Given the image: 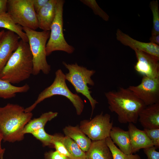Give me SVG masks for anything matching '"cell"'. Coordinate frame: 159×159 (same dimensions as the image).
Masks as SVG:
<instances>
[{
    "mask_svg": "<svg viewBox=\"0 0 159 159\" xmlns=\"http://www.w3.org/2000/svg\"><path fill=\"white\" fill-rule=\"evenodd\" d=\"M157 148L153 146L143 149V151L147 159H159V152L156 150Z\"/></svg>",
    "mask_w": 159,
    "mask_h": 159,
    "instance_id": "obj_30",
    "label": "cell"
},
{
    "mask_svg": "<svg viewBox=\"0 0 159 159\" xmlns=\"http://www.w3.org/2000/svg\"><path fill=\"white\" fill-rule=\"evenodd\" d=\"M65 1L57 0L56 14L52 24L49 38L46 45L47 56L55 51H62L68 54L72 53L74 47L65 40L63 31V10Z\"/></svg>",
    "mask_w": 159,
    "mask_h": 159,
    "instance_id": "obj_7",
    "label": "cell"
},
{
    "mask_svg": "<svg viewBox=\"0 0 159 159\" xmlns=\"http://www.w3.org/2000/svg\"><path fill=\"white\" fill-rule=\"evenodd\" d=\"M143 130L154 146L159 148V128L144 129Z\"/></svg>",
    "mask_w": 159,
    "mask_h": 159,
    "instance_id": "obj_29",
    "label": "cell"
},
{
    "mask_svg": "<svg viewBox=\"0 0 159 159\" xmlns=\"http://www.w3.org/2000/svg\"><path fill=\"white\" fill-rule=\"evenodd\" d=\"M34 137L40 141L43 146L53 148L52 144L53 135L47 133L44 128L35 130L31 133Z\"/></svg>",
    "mask_w": 159,
    "mask_h": 159,
    "instance_id": "obj_25",
    "label": "cell"
},
{
    "mask_svg": "<svg viewBox=\"0 0 159 159\" xmlns=\"http://www.w3.org/2000/svg\"><path fill=\"white\" fill-rule=\"evenodd\" d=\"M150 7L153 16V27L151 35L158 34H159V11L158 1L157 0L151 1Z\"/></svg>",
    "mask_w": 159,
    "mask_h": 159,
    "instance_id": "obj_26",
    "label": "cell"
},
{
    "mask_svg": "<svg viewBox=\"0 0 159 159\" xmlns=\"http://www.w3.org/2000/svg\"><path fill=\"white\" fill-rule=\"evenodd\" d=\"M20 39L13 32L5 31L0 39V72L17 48Z\"/></svg>",
    "mask_w": 159,
    "mask_h": 159,
    "instance_id": "obj_12",
    "label": "cell"
},
{
    "mask_svg": "<svg viewBox=\"0 0 159 159\" xmlns=\"http://www.w3.org/2000/svg\"><path fill=\"white\" fill-rule=\"evenodd\" d=\"M33 6L36 13L48 2L49 0H32Z\"/></svg>",
    "mask_w": 159,
    "mask_h": 159,
    "instance_id": "obj_32",
    "label": "cell"
},
{
    "mask_svg": "<svg viewBox=\"0 0 159 159\" xmlns=\"http://www.w3.org/2000/svg\"><path fill=\"white\" fill-rule=\"evenodd\" d=\"M62 142L74 159H86L85 152L70 138L66 136H63Z\"/></svg>",
    "mask_w": 159,
    "mask_h": 159,
    "instance_id": "obj_23",
    "label": "cell"
},
{
    "mask_svg": "<svg viewBox=\"0 0 159 159\" xmlns=\"http://www.w3.org/2000/svg\"><path fill=\"white\" fill-rule=\"evenodd\" d=\"M57 0H49L37 13L39 28L43 31H50L54 19Z\"/></svg>",
    "mask_w": 159,
    "mask_h": 159,
    "instance_id": "obj_16",
    "label": "cell"
},
{
    "mask_svg": "<svg viewBox=\"0 0 159 159\" xmlns=\"http://www.w3.org/2000/svg\"><path fill=\"white\" fill-rule=\"evenodd\" d=\"M128 88L146 106L159 102V78L143 76L140 84Z\"/></svg>",
    "mask_w": 159,
    "mask_h": 159,
    "instance_id": "obj_10",
    "label": "cell"
},
{
    "mask_svg": "<svg viewBox=\"0 0 159 159\" xmlns=\"http://www.w3.org/2000/svg\"><path fill=\"white\" fill-rule=\"evenodd\" d=\"M117 39L123 45L129 46L134 51L149 54L159 59V46L151 42H144L133 39L118 29L116 33Z\"/></svg>",
    "mask_w": 159,
    "mask_h": 159,
    "instance_id": "obj_13",
    "label": "cell"
},
{
    "mask_svg": "<svg viewBox=\"0 0 159 159\" xmlns=\"http://www.w3.org/2000/svg\"><path fill=\"white\" fill-rule=\"evenodd\" d=\"M3 155H2L0 158V159H3Z\"/></svg>",
    "mask_w": 159,
    "mask_h": 159,
    "instance_id": "obj_37",
    "label": "cell"
},
{
    "mask_svg": "<svg viewBox=\"0 0 159 159\" xmlns=\"http://www.w3.org/2000/svg\"><path fill=\"white\" fill-rule=\"evenodd\" d=\"M44 159H71L64 156L57 151L50 150L44 154Z\"/></svg>",
    "mask_w": 159,
    "mask_h": 159,
    "instance_id": "obj_31",
    "label": "cell"
},
{
    "mask_svg": "<svg viewBox=\"0 0 159 159\" xmlns=\"http://www.w3.org/2000/svg\"><path fill=\"white\" fill-rule=\"evenodd\" d=\"M131 147V153L141 149L154 146L143 130H141L131 123L128 126Z\"/></svg>",
    "mask_w": 159,
    "mask_h": 159,
    "instance_id": "obj_14",
    "label": "cell"
},
{
    "mask_svg": "<svg viewBox=\"0 0 159 159\" xmlns=\"http://www.w3.org/2000/svg\"><path fill=\"white\" fill-rule=\"evenodd\" d=\"M110 118V114L102 112L90 120H82L79 127L92 141L105 140L110 137L113 127Z\"/></svg>",
    "mask_w": 159,
    "mask_h": 159,
    "instance_id": "obj_9",
    "label": "cell"
},
{
    "mask_svg": "<svg viewBox=\"0 0 159 159\" xmlns=\"http://www.w3.org/2000/svg\"><path fill=\"white\" fill-rule=\"evenodd\" d=\"M7 13L22 27L35 30L39 28L32 0H8Z\"/></svg>",
    "mask_w": 159,
    "mask_h": 159,
    "instance_id": "obj_8",
    "label": "cell"
},
{
    "mask_svg": "<svg viewBox=\"0 0 159 159\" xmlns=\"http://www.w3.org/2000/svg\"><path fill=\"white\" fill-rule=\"evenodd\" d=\"M62 64L69 71L65 74L66 80L71 83L77 93L82 94L89 101L92 108L91 117L96 105L98 102L92 96V92L90 90V88L88 85H94L95 82L91 77L95 73V71L80 66L77 63L69 64L63 62Z\"/></svg>",
    "mask_w": 159,
    "mask_h": 159,
    "instance_id": "obj_6",
    "label": "cell"
},
{
    "mask_svg": "<svg viewBox=\"0 0 159 159\" xmlns=\"http://www.w3.org/2000/svg\"><path fill=\"white\" fill-rule=\"evenodd\" d=\"M138 120L144 129L159 128V102L146 106Z\"/></svg>",
    "mask_w": 159,
    "mask_h": 159,
    "instance_id": "obj_15",
    "label": "cell"
},
{
    "mask_svg": "<svg viewBox=\"0 0 159 159\" xmlns=\"http://www.w3.org/2000/svg\"><path fill=\"white\" fill-rule=\"evenodd\" d=\"M5 31L4 30H3L0 31V39L2 36Z\"/></svg>",
    "mask_w": 159,
    "mask_h": 159,
    "instance_id": "obj_36",
    "label": "cell"
},
{
    "mask_svg": "<svg viewBox=\"0 0 159 159\" xmlns=\"http://www.w3.org/2000/svg\"><path fill=\"white\" fill-rule=\"evenodd\" d=\"M63 131L65 136L75 142L83 151L86 152L88 150L92 140L83 132L78 125L66 126Z\"/></svg>",
    "mask_w": 159,
    "mask_h": 159,
    "instance_id": "obj_17",
    "label": "cell"
},
{
    "mask_svg": "<svg viewBox=\"0 0 159 159\" xmlns=\"http://www.w3.org/2000/svg\"><path fill=\"white\" fill-rule=\"evenodd\" d=\"M0 28H4L14 32L21 39L28 42L27 37L23 30L22 27L15 24L7 12L0 14Z\"/></svg>",
    "mask_w": 159,
    "mask_h": 159,
    "instance_id": "obj_22",
    "label": "cell"
},
{
    "mask_svg": "<svg viewBox=\"0 0 159 159\" xmlns=\"http://www.w3.org/2000/svg\"><path fill=\"white\" fill-rule=\"evenodd\" d=\"M80 1L90 8L95 15L99 16L105 21H108L109 16L100 7L95 0H81Z\"/></svg>",
    "mask_w": 159,
    "mask_h": 159,
    "instance_id": "obj_28",
    "label": "cell"
},
{
    "mask_svg": "<svg viewBox=\"0 0 159 159\" xmlns=\"http://www.w3.org/2000/svg\"><path fill=\"white\" fill-rule=\"evenodd\" d=\"M65 74L59 69L55 72V77L52 84L39 95L36 100L31 106L25 109L26 112H31L37 105L48 98L55 95L64 96L68 99L75 108L77 114L80 115L84 107V102L77 94L72 92L68 87Z\"/></svg>",
    "mask_w": 159,
    "mask_h": 159,
    "instance_id": "obj_4",
    "label": "cell"
},
{
    "mask_svg": "<svg viewBox=\"0 0 159 159\" xmlns=\"http://www.w3.org/2000/svg\"><path fill=\"white\" fill-rule=\"evenodd\" d=\"M105 140L112 153L113 159H141L138 154L124 153L113 142L110 137L106 138Z\"/></svg>",
    "mask_w": 159,
    "mask_h": 159,
    "instance_id": "obj_24",
    "label": "cell"
},
{
    "mask_svg": "<svg viewBox=\"0 0 159 159\" xmlns=\"http://www.w3.org/2000/svg\"><path fill=\"white\" fill-rule=\"evenodd\" d=\"M63 136L60 134H55L53 135L52 144L53 148L60 154L74 159L69 154L62 142Z\"/></svg>",
    "mask_w": 159,
    "mask_h": 159,
    "instance_id": "obj_27",
    "label": "cell"
},
{
    "mask_svg": "<svg viewBox=\"0 0 159 159\" xmlns=\"http://www.w3.org/2000/svg\"><path fill=\"white\" fill-rule=\"evenodd\" d=\"M149 40L150 42L159 45V34L151 35Z\"/></svg>",
    "mask_w": 159,
    "mask_h": 159,
    "instance_id": "obj_34",
    "label": "cell"
},
{
    "mask_svg": "<svg viewBox=\"0 0 159 159\" xmlns=\"http://www.w3.org/2000/svg\"><path fill=\"white\" fill-rule=\"evenodd\" d=\"M58 114L57 112L49 111L42 114L39 117L31 119L24 127V134H31L35 130L44 128L47 123L56 117Z\"/></svg>",
    "mask_w": 159,
    "mask_h": 159,
    "instance_id": "obj_20",
    "label": "cell"
},
{
    "mask_svg": "<svg viewBox=\"0 0 159 159\" xmlns=\"http://www.w3.org/2000/svg\"><path fill=\"white\" fill-rule=\"evenodd\" d=\"M85 155L86 159H113L112 153L105 140L92 141Z\"/></svg>",
    "mask_w": 159,
    "mask_h": 159,
    "instance_id": "obj_19",
    "label": "cell"
},
{
    "mask_svg": "<svg viewBox=\"0 0 159 159\" xmlns=\"http://www.w3.org/2000/svg\"><path fill=\"white\" fill-rule=\"evenodd\" d=\"M29 89L30 86L27 84L20 87L16 86L0 78V98L10 99L15 97L17 93L26 92Z\"/></svg>",
    "mask_w": 159,
    "mask_h": 159,
    "instance_id": "obj_21",
    "label": "cell"
},
{
    "mask_svg": "<svg viewBox=\"0 0 159 159\" xmlns=\"http://www.w3.org/2000/svg\"><path fill=\"white\" fill-rule=\"evenodd\" d=\"M27 37L31 52L33 64L32 74L37 75L40 72L48 74L51 67L47 60L46 45L50 34V31H37L22 27Z\"/></svg>",
    "mask_w": 159,
    "mask_h": 159,
    "instance_id": "obj_5",
    "label": "cell"
},
{
    "mask_svg": "<svg viewBox=\"0 0 159 159\" xmlns=\"http://www.w3.org/2000/svg\"><path fill=\"white\" fill-rule=\"evenodd\" d=\"M110 137L119 149L125 154L131 153L130 138L128 131H125L118 127H113Z\"/></svg>",
    "mask_w": 159,
    "mask_h": 159,
    "instance_id": "obj_18",
    "label": "cell"
},
{
    "mask_svg": "<svg viewBox=\"0 0 159 159\" xmlns=\"http://www.w3.org/2000/svg\"><path fill=\"white\" fill-rule=\"evenodd\" d=\"M134 51L137 60L134 67L136 72L150 78H159V59L147 53Z\"/></svg>",
    "mask_w": 159,
    "mask_h": 159,
    "instance_id": "obj_11",
    "label": "cell"
},
{
    "mask_svg": "<svg viewBox=\"0 0 159 159\" xmlns=\"http://www.w3.org/2000/svg\"><path fill=\"white\" fill-rule=\"evenodd\" d=\"M8 0H0V14L7 12Z\"/></svg>",
    "mask_w": 159,
    "mask_h": 159,
    "instance_id": "obj_33",
    "label": "cell"
},
{
    "mask_svg": "<svg viewBox=\"0 0 159 159\" xmlns=\"http://www.w3.org/2000/svg\"><path fill=\"white\" fill-rule=\"evenodd\" d=\"M32 116V112H26L24 107L17 104L9 103L0 107V135L2 140L12 143L22 140L24 127Z\"/></svg>",
    "mask_w": 159,
    "mask_h": 159,
    "instance_id": "obj_2",
    "label": "cell"
},
{
    "mask_svg": "<svg viewBox=\"0 0 159 159\" xmlns=\"http://www.w3.org/2000/svg\"><path fill=\"white\" fill-rule=\"evenodd\" d=\"M32 55L29 43L20 39L18 46L0 72V78L18 84L32 74Z\"/></svg>",
    "mask_w": 159,
    "mask_h": 159,
    "instance_id": "obj_3",
    "label": "cell"
},
{
    "mask_svg": "<svg viewBox=\"0 0 159 159\" xmlns=\"http://www.w3.org/2000/svg\"><path fill=\"white\" fill-rule=\"evenodd\" d=\"M109 108L117 116L121 123H136L139 114L146 106L130 89L120 87L105 93Z\"/></svg>",
    "mask_w": 159,
    "mask_h": 159,
    "instance_id": "obj_1",
    "label": "cell"
},
{
    "mask_svg": "<svg viewBox=\"0 0 159 159\" xmlns=\"http://www.w3.org/2000/svg\"><path fill=\"white\" fill-rule=\"evenodd\" d=\"M2 140V137L0 135V158L2 155H4L5 151V149L4 148H2L1 147V143Z\"/></svg>",
    "mask_w": 159,
    "mask_h": 159,
    "instance_id": "obj_35",
    "label": "cell"
}]
</instances>
